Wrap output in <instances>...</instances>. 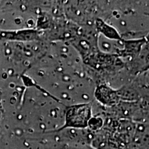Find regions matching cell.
<instances>
[{
    "instance_id": "6da1fadb",
    "label": "cell",
    "mask_w": 149,
    "mask_h": 149,
    "mask_svg": "<svg viewBox=\"0 0 149 149\" xmlns=\"http://www.w3.org/2000/svg\"><path fill=\"white\" fill-rule=\"evenodd\" d=\"M91 115V107L88 104H79L70 107L67 112L68 124L74 126H84Z\"/></svg>"
},
{
    "instance_id": "7a4b0ae2",
    "label": "cell",
    "mask_w": 149,
    "mask_h": 149,
    "mask_svg": "<svg viewBox=\"0 0 149 149\" xmlns=\"http://www.w3.org/2000/svg\"><path fill=\"white\" fill-rule=\"evenodd\" d=\"M100 29H101L102 33L105 35L107 37H111V38H118L117 33L113 30L112 28L108 26L107 24H104L102 22L101 25L100 26Z\"/></svg>"
}]
</instances>
